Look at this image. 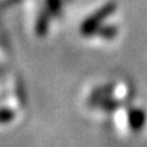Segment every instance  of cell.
<instances>
[{"instance_id":"cell-1","label":"cell","mask_w":147,"mask_h":147,"mask_svg":"<svg viewBox=\"0 0 147 147\" xmlns=\"http://www.w3.org/2000/svg\"><path fill=\"white\" fill-rule=\"evenodd\" d=\"M117 9V4L114 1H109L104 6H101L98 10H96L93 14H90L80 26V33L83 36H93L96 34L98 29L103 26V22L110 17Z\"/></svg>"},{"instance_id":"cell-2","label":"cell","mask_w":147,"mask_h":147,"mask_svg":"<svg viewBox=\"0 0 147 147\" xmlns=\"http://www.w3.org/2000/svg\"><path fill=\"white\" fill-rule=\"evenodd\" d=\"M127 121L133 131H140L146 124V111H143L142 109H136V107L130 109L127 114Z\"/></svg>"},{"instance_id":"cell-3","label":"cell","mask_w":147,"mask_h":147,"mask_svg":"<svg viewBox=\"0 0 147 147\" xmlns=\"http://www.w3.org/2000/svg\"><path fill=\"white\" fill-rule=\"evenodd\" d=\"M50 17H51V13L43 6V9L40 10V13L37 16V20H36V34L39 37H45L47 34Z\"/></svg>"},{"instance_id":"cell-4","label":"cell","mask_w":147,"mask_h":147,"mask_svg":"<svg viewBox=\"0 0 147 147\" xmlns=\"http://www.w3.org/2000/svg\"><path fill=\"white\" fill-rule=\"evenodd\" d=\"M90 106H94V107L101 109V110H106V111H113V110L124 106V101L116 100V98H111V97H106V98H101V100H97V101L92 103Z\"/></svg>"},{"instance_id":"cell-5","label":"cell","mask_w":147,"mask_h":147,"mask_svg":"<svg viewBox=\"0 0 147 147\" xmlns=\"http://www.w3.org/2000/svg\"><path fill=\"white\" fill-rule=\"evenodd\" d=\"M114 89V84H107V86H103V87H98L93 92L92 97H90V104L97 101V100H101V98L109 97L111 94V90Z\"/></svg>"},{"instance_id":"cell-6","label":"cell","mask_w":147,"mask_h":147,"mask_svg":"<svg viewBox=\"0 0 147 147\" xmlns=\"http://www.w3.org/2000/svg\"><path fill=\"white\" fill-rule=\"evenodd\" d=\"M96 34L100 36V37H103V39H114L116 34H117V27H116V26H111V24H109V26H101L97 32H96Z\"/></svg>"},{"instance_id":"cell-7","label":"cell","mask_w":147,"mask_h":147,"mask_svg":"<svg viewBox=\"0 0 147 147\" xmlns=\"http://www.w3.org/2000/svg\"><path fill=\"white\" fill-rule=\"evenodd\" d=\"M61 6H63L61 0H45V7L51 13L53 17H56V16L60 14Z\"/></svg>"},{"instance_id":"cell-8","label":"cell","mask_w":147,"mask_h":147,"mask_svg":"<svg viewBox=\"0 0 147 147\" xmlns=\"http://www.w3.org/2000/svg\"><path fill=\"white\" fill-rule=\"evenodd\" d=\"M14 119V113L9 109H1L0 110V123H7Z\"/></svg>"},{"instance_id":"cell-9","label":"cell","mask_w":147,"mask_h":147,"mask_svg":"<svg viewBox=\"0 0 147 147\" xmlns=\"http://www.w3.org/2000/svg\"><path fill=\"white\" fill-rule=\"evenodd\" d=\"M19 1H22V0H6L1 6H4V7H9V6H13V4H16V3H19Z\"/></svg>"}]
</instances>
